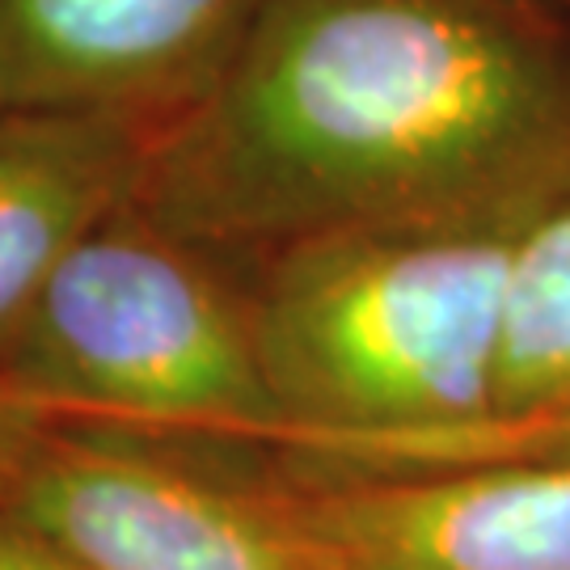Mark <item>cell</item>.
Here are the masks:
<instances>
[{
    "instance_id": "3957f363",
    "label": "cell",
    "mask_w": 570,
    "mask_h": 570,
    "mask_svg": "<svg viewBox=\"0 0 570 570\" xmlns=\"http://www.w3.org/2000/svg\"><path fill=\"white\" fill-rule=\"evenodd\" d=\"M0 376L72 423L169 444L258 452L279 428L249 292L136 199L56 266L0 351Z\"/></svg>"
},
{
    "instance_id": "52a82bcc",
    "label": "cell",
    "mask_w": 570,
    "mask_h": 570,
    "mask_svg": "<svg viewBox=\"0 0 570 570\" xmlns=\"http://www.w3.org/2000/svg\"><path fill=\"white\" fill-rule=\"evenodd\" d=\"M157 127L0 110V351L85 233L136 199Z\"/></svg>"
},
{
    "instance_id": "ba28073f",
    "label": "cell",
    "mask_w": 570,
    "mask_h": 570,
    "mask_svg": "<svg viewBox=\"0 0 570 570\" xmlns=\"http://www.w3.org/2000/svg\"><path fill=\"white\" fill-rule=\"evenodd\" d=\"M570 410V195H553L532 216L511 263L494 414Z\"/></svg>"
},
{
    "instance_id": "7a4b0ae2",
    "label": "cell",
    "mask_w": 570,
    "mask_h": 570,
    "mask_svg": "<svg viewBox=\"0 0 570 570\" xmlns=\"http://www.w3.org/2000/svg\"><path fill=\"white\" fill-rule=\"evenodd\" d=\"M558 190L338 228L258 258L245 292L279 428L249 456L322 465L494 419L511 263Z\"/></svg>"
},
{
    "instance_id": "5b68a950",
    "label": "cell",
    "mask_w": 570,
    "mask_h": 570,
    "mask_svg": "<svg viewBox=\"0 0 570 570\" xmlns=\"http://www.w3.org/2000/svg\"><path fill=\"white\" fill-rule=\"evenodd\" d=\"M242 469L326 570H570V456L435 473H301L254 456Z\"/></svg>"
},
{
    "instance_id": "9c48e42d",
    "label": "cell",
    "mask_w": 570,
    "mask_h": 570,
    "mask_svg": "<svg viewBox=\"0 0 570 570\" xmlns=\"http://www.w3.org/2000/svg\"><path fill=\"white\" fill-rule=\"evenodd\" d=\"M63 423H72V419L0 376V469H9L21 452H30L42 435H51Z\"/></svg>"
},
{
    "instance_id": "277c9868",
    "label": "cell",
    "mask_w": 570,
    "mask_h": 570,
    "mask_svg": "<svg viewBox=\"0 0 570 570\" xmlns=\"http://www.w3.org/2000/svg\"><path fill=\"white\" fill-rule=\"evenodd\" d=\"M0 503L89 570H326L228 456L63 423L0 469Z\"/></svg>"
},
{
    "instance_id": "6da1fadb",
    "label": "cell",
    "mask_w": 570,
    "mask_h": 570,
    "mask_svg": "<svg viewBox=\"0 0 570 570\" xmlns=\"http://www.w3.org/2000/svg\"><path fill=\"white\" fill-rule=\"evenodd\" d=\"M570 72L511 0H258L136 204L216 258L558 186Z\"/></svg>"
},
{
    "instance_id": "8992f818",
    "label": "cell",
    "mask_w": 570,
    "mask_h": 570,
    "mask_svg": "<svg viewBox=\"0 0 570 570\" xmlns=\"http://www.w3.org/2000/svg\"><path fill=\"white\" fill-rule=\"evenodd\" d=\"M258 0H0V110L169 122L220 77Z\"/></svg>"
},
{
    "instance_id": "30bf717a",
    "label": "cell",
    "mask_w": 570,
    "mask_h": 570,
    "mask_svg": "<svg viewBox=\"0 0 570 570\" xmlns=\"http://www.w3.org/2000/svg\"><path fill=\"white\" fill-rule=\"evenodd\" d=\"M0 570H89L0 503Z\"/></svg>"
}]
</instances>
